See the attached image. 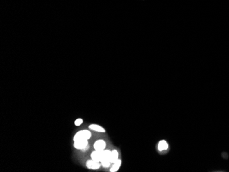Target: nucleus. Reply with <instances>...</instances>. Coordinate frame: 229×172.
Segmentation results:
<instances>
[{"label":"nucleus","mask_w":229,"mask_h":172,"mask_svg":"<svg viewBox=\"0 0 229 172\" xmlns=\"http://www.w3.org/2000/svg\"><path fill=\"white\" fill-rule=\"evenodd\" d=\"M89 129L91 130H93L95 132H101V133H104L106 130L102 126H101L100 125H98V124H91L89 126Z\"/></svg>","instance_id":"nucleus-6"},{"label":"nucleus","mask_w":229,"mask_h":172,"mask_svg":"<svg viewBox=\"0 0 229 172\" xmlns=\"http://www.w3.org/2000/svg\"><path fill=\"white\" fill-rule=\"evenodd\" d=\"M112 164H113V165H112V167L110 169V172L117 171L121 165V160L119 159V158H118V159L117 160V161L114 162V163H112Z\"/></svg>","instance_id":"nucleus-9"},{"label":"nucleus","mask_w":229,"mask_h":172,"mask_svg":"<svg viewBox=\"0 0 229 172\" xmlns=\"http://www.w3.org/2000/svg\"><path fill=\"white\" fill-rule=\"evenodd\" d=\"M118 157H119V152H118V151L116 150H112L110 156V162H111V163H114V162L117 161V160L119 158Z\"/></svg>","instance_id":"nucleus-8"},{"label":"nucleus","mask_w":229,"mask_h":172,"mask_svg":"<svg viewBox=\"0 0 229 172\" xmlns=\"http://www.w3.org/2000/svg\"><path fill=\"white\" fill-rule=\"evenodd\" d=\"M83 123V119H81V118H78V119H76L75 121H74V124L76 126H80V125H82Z\"/></svg>","instance_id":"nucleus-12"},{"label":"nucleus","mask_w":229,"mask_h":172,"mask_svg":"<svg viewBox=\"0 0 229 172\" xmlns=\"http://www.w3.org/2000/svg\"><path fill=\"white\" fill-rule=\"evenodd\" d=\"M88 146V140H78L74 141V147L77 150H84Z\"/></svg>","instance_id":"nucleus-4"},{"label":"nucleus","mask_w":229,"mask_h":172,"mask_svg":"<svg viewBox=\"0 0 229 172\" xmlns=\"http://www.w3.org/2000/svg\"><path fill=\"white\" fill-rule=\"evenodd\" d=\"M110 153H111V151H110V150H103L102 151V160H109L110 159ZM102 160H101V161H102Z\"/></svg>","instance_id":"nucleus-10"},{"label":"nucleus","mask_w":229,"mask_h":172,"mask_svg":"<svg viewBox=\"0 0 229 172\" xmlns=\"http://www.w3.org/2000/svg\"><path fill=\"white\" fill-rule=\"evenodd\" d=\"M86 165H87L88 169H98L100 167V166H102L100 162L96 161V160L93 159L88 160L86 162Z\"/></svg>","instance_id":"nucleus-2"},{"label":"nucleus","mask_w":229,"mask_h":172,"mask_svg":"<svg viewBox=\"0 0 229 172\" xmlns=\"http://www.w3.org/2000/svg\"><path fill=\"white\" fill-rule=\"evenodd\" d=\"M91 137V132L87 130H83L78 132L74 137V141L78 140H89Z\"/></svg>","instance_id":"nucleus-1"},{"label":"nucleus","mask_w":229,"mask_h":172,"mask_svg":"<svg viewBox=\"0 0 229 172\" xmlns=\"http://www.w3.org/2000/svg\"><path fill=\"white\" fill-rule=\"evenodd\" d=\"M101 162V165L104 168H108L109 167V166L110 165V163L111 162H110L109 160H102V161L100 162Z\"/></svg>","instance_id":"nucleus-11"},{"label":"nucleus","mask_w":229,"mask_h":172,"mask_svg":"<svg viewBox=\"0 0 229 172\" xmlns=\"http://www.w3.org/2000/svg\"><path fill=\"white\" fill-rule=\"evenodd\" d=\"M169 148V145L167 142L165 140H161L158 143V150L159 151H165L167 150Z\"/></svg>","instance_id":"nucleus-7"},{"label":"nucleus","mask_w":229,"mask_h":172,"mask_svg":"<svg viewBox=\"0 0 229 172\" xmlns=\"http://www.w3.org/2000/svg\"><path fill=\"white\" fill-rule=\"evenodd\" d=\"M91 159L96 160V161L101 162L102 159V151H93L91 154Z\"/></svg>","instance_id":"nucleus-5"},{"label":"nucleus","mask_w":229,"mask_h":172,"mask_svg":"<svg viewBox=\"0 0 229 172\" xmlns=\"http://www.w3.org/2000/svg\"><path fill=\"white\" fill-rule=\"evenodd\" d=\"M106 146V143L105 142L104 140L102 139H99V140L96 141L93 144V148H94L95 150L98 151H103L105 150Z\"/></svg>","instance_id":"nucleus-3"}]
</instances>
